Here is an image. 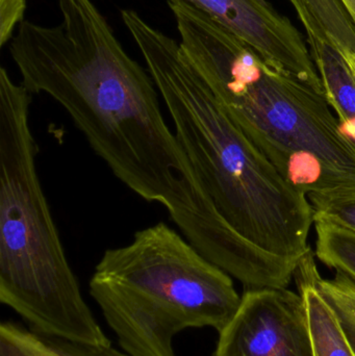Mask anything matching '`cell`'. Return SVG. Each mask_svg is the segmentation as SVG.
I'll return each instance as SVG.
<instances>
[{
  "label": "cell",
  "instance_id": "cell-6",
  "mask_svg": "<svg viewBox=\"0 0 355 356\" xmlns=\"http://www.w3.org/2000/svg\"><path fill=\"white\" fill-rule=\"evenodd\" d=\"M213 356H314L304 297L287 288L244 291Z\"/></svg>",
  "mask_w": 355,
  "mask_h": 356
},
{
  "label": "cell",
  "instance_id": "cell-16",
  "mask_svg": "<svg viewBox=\"0 0 355 356\" xmlns=\"http://www.w3.org/2000/svg\"><path fill=\"white\" fill-rule=\"evenodd\" d=\"M355 24V0H341Z\"/></svg>",
  "mask_w": 355,
  "mask_h": 356
},
{
  "label": "cell",
  "instance_id": "cell-17",
  "mask_svg": "<svg viewBox=\"0 0 355 356\" xmlns=\"http://www.w3.org/2000/svg\"><path fill=\"white\" fill-rule=\"evenodd\" d=\"M344 58L347 60L348 65L352 68V72H354L355 76V54L354 52H347V54H343Z\"/></svg>",
  "mask_w": 355,
  "mask_h": 356
},
{
  "label": "cell",
  "instance_id": "cell-11",
  "mask_svg": "<svg viewBox=\"0 0 355 356\" xmlns=\"http://www.w3.org/2000/svg\"><path fill=\"white\" fill-rule=\"evenodd\" d=\"M325 98L337 113L339 124L355 121V76L343 54L318 40L308 41Z\"/></svg>",
  "mask_w": 355,
  "mask_h": 356
},
{
  "label": "cell",
  "instance_id": "cell-7",
  "mask_svg": "<svg viewBox=\"0 0 355 356\" xmlns=\"http://www.w3.org/2000/svg\"><path fill=\"white\" fill-rule=\"evenodd\" d=\"M256 50L267 62L324 95L322 81L297 27L268 0H181ZM325 96V95H324Z\"/></svg>",
  "mask_w": 355,
  "mask_h": 356
},
{
  "label": "cell",
  "instance_id": "cell-3",
  "mask_svg": "<svg viewBox=\"0 0 355 356\" xmlns=\"http://www.w3.org/2000/svg\"><path fill=\"white\" fill-rule=\"evenodd\" d=\"M168 4L183 56L288 184L306 196L355 186V144L342 134L324 95L195 6Z\"/></svg>",
  "mask_w": 355,
  "mask_h": 356
},
{
  "label": "cell",
  "instance_id": "cell-14",
  "mask_svg": "<svg viewBox=\"0 0 355 356\" xmlns=\"http://www.w3.org/2000/svg\"><path fill=\"white\" fill-rule=\"evenodd\" d=\"M314 222H325L355 234V186L306 195Z\"/></svg>",
  "mask_w": 355,
  "mask_h": 356
},
{
  "label": "cell",
  "instance_id": "cell-13",
  "mask_svg": "<svg viewBox=\"0 0 355 356\" xmlns=\"http://www.w3.org/2000/svg\"><path fill=\"white\" fill-rule=\"evenodd\" d=\"M314 224L317 257L355 282V234L325 222Z\"/></svg>",
  "mask_w": 355,
  "mask_h": 356
},
{
  "label": "cell",
  "instance_id": "cell-5",
  "mask_svg": "<svg viewBox=\"0 0 355 356\" xmlns=\"http://www.w3.org/2000/svg\"><path fill=\"white\" fill-rule=\"evenodd\" d=\"M89 286L131 356H175V336L188 328L220 332L242 300L231 276L164 222L138 230L125 246L108 249Z\"/></svg>",
  "mask_w": 355,
  "mask_h": 356
},
{
  "label": "cell",
  "instance_id": "cell-4",
  "mask_svg": "<svg viewBox=\"0 0 355 356\" xmlns=\"http://www.w3.org/2000/svg\"><path fill=\"white\" fill-rule=\"evenodd\" d=\"M31 94L0 70V301L29 328L106 346L85 303L38 175Z\"/></svg>",
  "mask_w": 355,
  "mask_h": 356
},
{
  "label": "cell",
  "instance_id": "cell-10",
  "mask_svg": "<svg viewBox=\"0 0 355 356\" xmlns=\"http://www.w3.org/2000/svg\"><path fill=\"white\" fill-rule=\"evenodd\" d=\"M306 29V40H318L355 54V24L341 0H289Z\"/></svg>",
  "mask_w": 355,
  "mask_h": 356
},
{
  "label": "cell",
  "instance_id": "cell-15",
  "mask_svg": "<svg viewBox=\"0 0 355 356\" xmlns=\"http://www.w3.org/2000/svg\"><path fill=\"white\" fill-rule=\"evenodd\" d=\"M26 0H0V45L10 41L15 27L23 22Z\"/></svg>",
  "mask_w": 355,
  "mask_h": 356
},
{
  "label": "cell",
  "instance_id": "cell-9",
  "mask_svg": "<svg viewBox=\"0 0 355 356\" xmlns=\"http://www.w3.org/2000/svg\"><path fill=\"white\" fill-rule=\"evenodd\" d=\"M0 356H131L110 345L97 346L40 334L13 322L0 325Z\"/></svg>",
  "mask_w": 355,
  "mask_h": 356
},
{
  "label": "cell",
  "instance_id": "cell-1",
  "mask_svg": "<svg viewBox=\"0 0 355 356\" xmlns=\"http://www.w3.org/2000/svg\"><path fill=\"white\" fill-rule=\"evenodd\" d=\"M63 22L23 21L10 52L33 94L53 98L115 177L162 204L183 236L226 272L254 247L223 219L163 116L148 70L121 46L92 0H58Z\"/></svg>",
  "mask_w": 355,
  "mask_h": 356
},
{
  "label": "cell",
  "instance_id": "cell-12",
  "mask_svg": "<svg viewBox=\"0 0 355 356\" xmlns=\"http://www.w3.org/2000/svg\"><path fill=\"white\" fill-rule=\"evenodd\" d=\"M315 288L335 314L346 339L355 353V282L338 273L333 280L321 277L316 264L311 267Z\"/></svg>",
  "mask_w": 355,
  "mask_h": 356
},
{
  "label": "cell",
  "instance_id": "cell-8",
  "mask_svg": "<svg viewBox=\"0 0 355 356\" xmlns=\"http://www.w3.org/2000/svg\"><path fill=\"white\" fill-rule=\"evenodd\" d=\"M312 250L299 261L294 277L308 309L314 356H355L335 314L313 284Z\"/></svg>",
  "mask_w": 355,
  "mask_h": 356
},
{
  "label": "cell",
  "instance_id": "cell-2",
  "mask_svg": "<svg viewBox=\"0 0 355 356\" xmlns=\"http://www.w3.org/2000/svg\"><path fill=\"white\" fill-rule=\"evenodd\" d=\"M121 17L145 60L215 207L237 234L270 254L299 263L311 251L308 197L288 184L219 104L179 42L135 10Z\"/></svg>",
  "mask_w": 355,
  "mask_h": 356
}]
</instances>
